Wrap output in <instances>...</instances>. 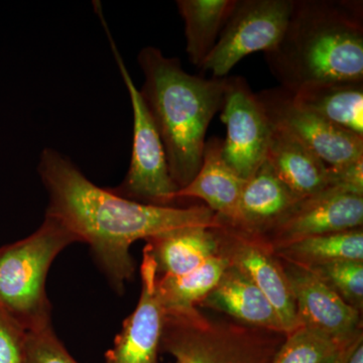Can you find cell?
Instances as JSON below:
<instances>
[{
    "label": "cell",
    "mask_w": 363,
    "mask_h": 363,
    "mask_svg": "<svg viewBox=\"0 0 363 363\" xmlns=\"http://www.w3.org/2000/svg\"><path fill=\"white\" fill-rule=\"evenodd\" d=\"M140 278V300L105 354V363H159L164 310L157 296L156 264L147 247Z\"/></svg>",
    "instance_id": "cell-13"
},
{
    "label": "cell",
    "mask_w": 363,
    "mask_h": 363,
    "mask_svg": "<svg viewBox=\"0 0 363 363\" xmlns=\"http://www.w3.org/2000/svg\"><path fill=\"white\" fill-rule=\"evenodd\" d=\"M145 241L156 264L157 276L188 274L217 255L213 227H186Z\"/></svg>",
    "instance_id": "cell-18"
},
{
    "label": "cell",
    "mask_w": 363,
    "mask_h": 363,
    "mask_svg": "<svg viewBox=\"0 0 363 363\" xmlns=\"http://www.w3.org/2000/svg\"><path fill=\"white\" fill-rule=\"evenodd\" d=\"M38 172L49 194L47 216L61 222L87 243L117 292L133 281L135 241L186 227H217V215L205 206H156L125 199L98 187L61 152L45 149Z\"/></svg>",
    "instance_id": "cell-1"
},
{
    "label": "cell",
    "mask_w": 363,
    "mask_h": 363,
    "mask_svg": "<svg viewBox=\"0 0 363 363\" xmlns=\"http://www.w3.org/2000/svg\"><path fill=\"white\" fill-rule=\"evenodd\" d=\"M292 95L300 106L363 138V81L323 83Z\"/></svg>",
    "instance_id": "cell-19"
},
{
    "label": "cell",
    "mask_w": 363,
    "mask_h": 363,
    "mask_svg": "<svg viewBox=\"0 0 363 363\" xmlns=\"http://www.w3.org/2000/svg\"><path fill=\"white\" fill-rule=\"evenodd\" d=\"M300 200L276 175L266 160L245 181L235 218L225 223L262 235L284 218Z\"/></svg>",
    "instance_id": "cell-14"
},
{
    "label": "cell",
    "mask_w": 363,
    "mask_h": 363,
    "mask_svg": "<svg viewBox=\"0 0 363 363\" xmlns=\"http://www.w3.org/2000/svg\"><path fill=\"white\" fill-rule=\"evenodd\" d=\"M264 59L289 92L363 81L362 1L293 0L285 33Z\"/></svg>",
    "instance_id": "cell-2"
},
{
    "label": "cell",
    "mask_w": 363,
    "mask_h": 363,
    "mask_svg": "<svg viewBox=\"0 0 363 363\" xmlns=\"http://www.w3.org/2000/svg\"><path fill=\"white\" fill-rule=\"evenodd\" d=\"M77 238L61 222L45 215L37 231L0 247V310L26 331L52 325L45 293L48 272L55 259Z\"/></svg>",
    "instance_id": "cell-4"
},
{
    "label": "cell",
    "mask_w": 363,
    "mask_h": 363,
    "mask_svg": "<svg viewBox=\"0 0 363 363\" xmlns=\"http://www.w3.org/2000/svg\"><path fill=\"white\" fill-rule=\"evenodd\" d=\"M245 181L224 161L222 140L214 136L206 140L197 175L176 193L175 200H202L220 220L231 222L235 218Z\"/></svg>",
    "instance_id": "cell-15"
},
{
    "label": "cell",
    "mask_w": 363,
    "mask_h": 363,
    "mask_svg": "<svg viewBox=\"0 0 363 363\" xmlns=\"http://www.w3.org/2000/svg\"><path fill=\"white\" fill-rule=\"evenodd\" d=\"M306 269L316 274L346 304L362 313L363 262L336 260Z\"/></svg>",
    "instance_id": "cell-24"
},
{
    "label": "cell",
    "mask_w": 363,
    "mask_h": 363,
    "mask_svg": "<svg viewBox=\"0 0 363 363\" xmlns=\"http://www.w3.org/2000/svg\"><path fill=\"white\" fill-rule=\"evenodd\" d=\"M274 252L279 259L304 267L336 260L363 262L362 227L294 241Z\"/></svg>",
    "instance_id": "cell-22"
},
{
    "label": "cell",
    "mask_w": 363,
    "mask_h": 363,
    "mask_svg": "<svg viewBox=\"0 0 363 363\" xmlns=\"http://www.w3.org/2000/svg\"><path fill=\"white\" fill-rule=\"evenodd\" d=\"M272 126L266 160L286 187L300 199L328 188V167L290 133Z\"/></svg>",
    "instance_id": "cell-17"
},
{
    "label": "cell",
    "mask_w": 363,
    "mask_h": 363,
    "mask_svg": "<svg viewBox=\"0 0 363 363\" xmlns=\"http://www.w3.org/2000/svg\"><path fill=\"white\" fill-rule=\"evenodd\" d=\"M95 7L108 38L121 78L130 94L133 112V142L130 169L121 185L111 190L121 197L143 204L172 206L176 201L175 195L179 188L169 175L161 138L143 104L140 90L136 88L123 56L112 39L102 14L101 6L96 4Z\"/></svg>",
    "instance_id": "cell-6"
},
{
    "label": "cell",
    "mask_w": 363,
    "mask_h": 363,
    "mask_svg": "<svg viewBox=\"0 0 363 363\" xmlns=\"http://www.w3.org/2000/svg\"><path fill=\"white\" fill-rule=\"evenodd\" d=\"M26 363H78L57 337L52 325L28 331Z\"/></svg>",
    "instance_id": "cell-25"
},
{
    "label": "cell",
    "mask_w": 363,
    "mask_h": 363,
    "mask_svg": "<svg viewBox=\"0 0 363 363\" xmlns=\"http://www.w3.org/2000/svg\"><path fill=\"white\" fill-rule=\"evenodd\" d=\"M283 266L295 301L298 327L342 340L362 336V313L346 304L306 267L285 260Z\"/></svg>",
    "instance_id": "cell-12"
},
{
    "label": "cell",
    "mask_w": 363,
    "mask_h": 363,
    "mask_svg": "<svg viewBox=\"0 0 363 363\" xmlns=\"http://www.w3.org/2000/svg\"><path fill=\"white\" fill-rule=\"evenodd\" d=\"M286 337L283 332L212 319L196 308L164 313L160 350L176 363H272Z\"/></svg>",
    "instance_id": "cell-5"
},
{
    "label": "cell",
    "mask_w": 363,
    "mask_h": 363,
    "mask_svg": "<svg viewBox=\"0 0 363 363\" xmlns=\"http://www.w3.org/2000/svg\"><path fill=\"white\" fill-rule=\"evenodd\" d=\"M138 62L145 75L140 96L161 138L169 175L180 190L201 167L208 128L223 104L227 77L191 75L180 60L152 45L140 50Z\"/></svg>",
    "instance_id": "cell-3"
},
{
    "label": "cell",
    "mask_w": 363,
    "mask_h": 363,
    "mask_svg": "<svg viewBox=\"0 0 363 363\" xmlns=\"http://www.w3.org/2000/svg\"><path fill=\"white\" fill-rule=\"evenodd\" d=\"M292 7L293 0H238L202 71L226 78L245 57L272 49L285 33Z\"/></svg>",
    "instance_id": "cell-7"
},
{
    "label": "cell",
    "mask_w": 363,
    "mask_h": 363,
    "mask_svg": "<svg viewBox=\"0 0 363 363\" xmlns=\"http://www.w3.org/2000/svg\"><path fill=\"white\" fill-rule=\"evenodd\" d=\"M228 266L225 259L214 255L188 274L157 276V296L164 313L189 312L199 307Z\"/></svg>",
    "instance_id": "cell-21"
},
{
    "label": "cell",
    "mask_w": 363,
    "mask_h": 363,
    "mask_svg": "<svg viewBox=\"0 0 363 363\" xmlns=\"http://www.w3.org/2000/svg\"><path fill=\"white\" fill-rule=\"evenodd\" d=\"M219 222V226L213 227L217 255L243 272L264 293L276 310L286 334L297 329L295 301L283 260L259 234L241 230L220 219Z\"/></svg>",
    "instance_id": "cell-8"
},
{
    "label": "cell",
    "mask_w": 363,
    "mask_h": 363,
    "mask_svg": "<svg viewBox=\"0 0 363 363\" xmlns=\"http://www.w3.org/2000/svg\"><path fill=\"white\" fill-rule=\"evenodd\" d=\"M28 331L0 310V363H26Z\"/></svg>",
    "instance_id": "cell-26"
},
{
    "label": "cell",
    "mask_w": 363,
    "mask_h": 363,
    "mask_svg": "<svg viewBox=\"0 0 363 363\" xmlns=\"http://www.w3.org/2000/svg\"><path fill=\"white\" fill-rule=\"evenodd\" d=\"M328 188L363 196V157L344 166L328 167Z\"/></svg>",
    "instance_id": "cell-27"
},
{
    "label": "cell",
    "mask_w": 363,
    "mask_h": 363,
    "mask_svg": "<svg viewBox=\"0 0 363 363\" xmlns=\"http://www.w3.org/2000/svg\"><path fill=\"white\" fill-rule=\"evenodd\" d=\"M257 95L272 125L295 136L329 168L344 166L363 157L362 138L300 106L289 91L279 86Z\"/></svg>",
    "instance_id": "cell-10"
},
{
    "label": "cell",
    "mask_w": 363,
    "mask_h": 363,
    "mask_svg": "<svg viewBox=\"0 0 363 363\" xmlns=\"http://www.w3.org/2000/svg\"><path fill=\"white\" fill-rule=\"evenodd\" d=\"M347 363H363V342L355 348Z\"/></svg>",
    "instance_id": "cell-29"
},
{
    "label": "cell",
    "mask_w": 363,
    "mask_h": 363,
    "mask_svg": "<svg viewBox=\"0 0 363 363\" xmlns=\"http://www.w3.org/2000/svg\"><path fill=\"white\" fill-rule=\"evenodd\" d=\"M342 340L322 332L298 327L286 334V340L272 363H333L346 348L362 340Z\"/></svg>",
    "instance_id": "cell-23"
},
{
    "label": "cell",
    "mask_w": 363,
    "mask_h": 363,
    "mask_svg": "<svg viewBox=\"0 0 363 363\" xmlns=\"http://www.w3.org/2000/svg\"><path fill=\"white\" fill-rule=\"evenodd\" d=\"M238 0H178L179 13L185 23L189 61L201 69L213 51L219 35Z\"/></svg>",
    "instance_id": "cell-20"
},
{
    "label": "cell",
    "mask_w": 363,
    "mask_h": 363,
    "mask_svg": "<svg viewBox=\"0 0 363 363\" xmlns=\"http://www.w3.org/2000/svg\"><path fill=\"white\" fill-rule=\"evenodd\" d=\"M363 196L333 188L300 200L296 206L262 234L274 250L312 236L362 228Z\"/></svg>",
    "instance_id": "cell-11"
},
{
    "label": "cell",
    "mask_w": 363,
    "mask_h": 363,
    "mask_svg": "<svg viewBox=\"0 0 363 363\" xmlns=\"http://www.w3.org/2000/svg\"><path fill=\"white\" fill-rule=\"evenodd\" d=\"M362 341L363 339H362V340L357 341V343L352 344V345H350V347L346 348V350H344L340 355H339L337 359H336L333 363H347L348 360H350L351 354H352L353 351H354L355 348H357L360 343H362Z\"/></svg>",
    "instance_id": "cell-28"
},
{
    "label": "cell",
    "mask_w": 363,
    "mask_h": 363,
    "mask_svg": "<svg viewBox=\"0 0 363 363\" xmlns=\"http://www.w3.org/2000/svg\"><path fill=\"white\" fill-rule=\"evenodd\" d=\"M220 111L221 121L226 126L222 156L238 176L247 180L266 161L271 121L257 93L241 76H227Z\"/></svg>",
    "instance_id": "cell-9"
},
{
    "label": "cell",
    "mask_w": 363,
    "mask_h": 363,
    "mask_svg": "<svg viewBox=\"0 0 363 363\" xmlns=\"http://www.w3.org/2000/svg\"><path fill=\"white\" fill-rule=\"evenodd\" d=\"M199 307L223 313L238 323L286 334L276 310L264 293L243 272L231 266L227 267L218 284Z\"/></svg>",
    "instance_id": "cell-16"
}]
</instances>
